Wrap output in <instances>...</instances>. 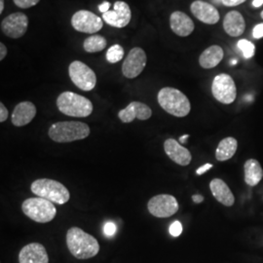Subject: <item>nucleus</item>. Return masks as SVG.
<instances>
[{
  "instance_id": "27",
  "label": "nucleus",
  "mask_w": 263,
  "mask_h": 263,
  "mask_svg": "<svg viewBox=\"0 0 263 263\" xmlns=\"http://www.w3.org/2000/svg\"><path fill=\"white\" fill-rule=\"evenodd\" d=\"M238 48L242 51L243 53V56L246 59H251L253 58L254 55V52H255V46L254 44L249 41V40H246V39H242L238 42Z\"/></svg>"
},
{
  "instance_id": "20",
  "label": "nucleus",
  "mask_w": 263,
  "mask_h": 263,
  "mask_svg": "<svg viewBox=\"0 0 263 263\" xmlns=\"http://www.w3.org/2000/svg\"><path fill=\"white\" fill-rule=\"evenodd\" d=\"M210 189L213 196L226 207H231L235 203V197L231 189L226 182L220 179H214L210 183Z\"/></svg>"
},
{
  "instance_id": "28",
  "label": "nucleus",
  "mask_w": 263,
  "mask_h": 263,
  "mask_svg": "<svg viewBox=\"0 0 263 263\" xmlns=\"http://www.w3.org/2000/svg\"><path fill=\"white\" fill-rule=\"evenodd\" d=\"M13 1L20 8L28 9V8L35 6L40 0H13Z\"/></svg>"
},
{
  "instance_id": "32",
  "label": "nucleus",
  "mask_w": 263,
  "mask_h": 263,
  "mask_svg": "<svg viewBox=\"0 0 263 263\" xmlns=\"http://www.w3.org/2000/svg\"><path fill=\"white\" fill-rule=\"evenodd\" d=\"M253 36L256 39L263 37V24H259L255 26L253 30Z\"/></svg>"
},
{
  "instance_id": "14",
  "label": "nucleus",
  "mask_w": 263,
  "mask_h": 263,
  "mask_svg": "<svg viewBox=\"0 0 263 263\" xmlns=\"http://www.w3.org/2000/svg\"><path fill=\"white\" fill-rule=\"evenodd\" d=\"M151 115L152 110L151 107L141 102H133L118 113V117L123 123H131L135 119L144 121L149 119Z\"/></svg>"
},
{
  "instance_id": "19",
  "label": "nucleus",
  "mask_w": 263,
  "mask_h": 263,
  "mask_svg": "<svg viewBox=\"0 0 263 263\" xmlns=\"http://www.w3.org/2000/svg\"><path fill=\"white\" fill-rule=\"evenodd\" d=\"M170 26L177 35L182 37L190 35L195 28L191 18L180 11H176L171 15Z\"/></svg>"
},
{
  "instance_id": "23",
  "label": "nucleus",
  "mask_w": 263,
  "mask_h": 263,
  "mask_svg": "<svg viewBox=\"0 0 263 263\" xmlns=\"http://www.w3.org/2000/svg\"><path fill=\"white\" fill-rule=\"evenodd\" d=\"M245 181L249 186L257 185L263 178V170L259 162L249 159L244 165Z\"/></svg>"
},
{
  "instance_id": "17",
  "label": "nucleus",
  "mask_w": 263,
  "mask_h": 263,
  "mask_svg": "<svg viewBox=\"0 0 263 263\" xmlns=\"http://www.w3.org/2000/svg\"><path fill=\"white\" fill-rule=\"evenodd\" d=\"M164 149L170 159L180 166H187L192 160L190 151L174 139H169L164 142Z\"/></svg>"
},
{
  "instance_id": "34",
  "label": "nucleus",
  "mask_w": 263,
  "mask_h": 263,
  "mask_svg": "<svg viewBox=\"0 0 263 263\" xmlns=\"http://www.w3.org/2000/svg\"><path fill=\"white\" fill-rule=\"evenodd\" d=\"M109 7H110V3L108 1H104L99 6V10H100V12H102L103 14H104V13L109 11Z\"/></svg>"
},
{
  "instance_id": "22",
  "label": "nucleus",
  "mask_w": 263,
  "mask_h": 263,
  "mask_svg": "<svg viewBox=\"0 0 263 263\" xmlns=\"http://www.w3.org/2000/svg\"><path fill=\"white\" fill-rule=\"evenodd\" d=\"M224 53L218 45H212L207 48L199 58V64L203 68L210 69L216 67L223 59Z\"/></svg>"
},
{
  "instance_id": "26",
  "label": "nucleus",
  "mask_w": 263,
  "mask_h": 263,
  "mask_svg": "<svg viewBox=\"0 0 263 263\" xmlns=\"http://www.w3.org/2000/svg\"><path fill=\"white\" fill-rule=\"evenodd\" d=\"M124 57V49L122 46L115 44L109 48L106 52V60L110 64H116L120 62Z\"/></svg>"
},
{
  "instance_id": "2",
  "label": "nucleus",
  "mask_w": 263,
  "mask_h": 263,
  "mask_svg": "<svg viewBox=\"0 0 263 263\" xmlns=\"http://www.w3.org/2000/svg\"><path fill=\"white\" fill-rule=\"evenodd\" d=\"M160 106L173 116L185 117L191 110V104L187 97L176 88L165 87L158 93Z\"/></svg>"
},
{
  "instance_id": "33",
  "label": "nucleus",
  "mask_w": 263,
  "mask_h": 263,
  "mask_svg": "<svg viewBox=\"0 0 263 263\" xmlns=\"http://www.w3.org/2000/svg\"><path fill=\"white\" fill-rule=\"evenodd\" d=\"M246 0H222V4L227 7H233L244 3Z\"/></svg>"
},
{
  "instance_id": "25",
  "label": "nucleus",
  "mask_w": 263,
  "mask_h": 263,
  "mask_svg": "<svg viewBox=\"0 0 263 263\" xmlns=\"http://www.w3.org/2000/svg\"><path fill=\"white\" fill-rule=\"evenodd\" d=\"M107 41L104 36L92 35L86 38L83 43V48L87 53H98L106 47Z\"/></svg>"
},
{
  "instance_id": "5",
  "label": "nucleus",
  "mask_w": 263,
  "mask_h": 263,
  "mask_svg": "<svg viewBox=\"0 0 263 263\" xmlns=\"http://www.w3.org/2000/svg\"><path fill=\"white\" fill-rule=\"evenodd\" d=\"M30 189L35 196L46 199L58 205L66 204L70 198L68 189L54 179H36L31 183Z\"/></svg>"
},
{
  "instance_id": "7",
  "label": "nucleus",
  "mask_w": 263,
  "mask_h": 263,
  "mask_svg": "<svg viewBox=\"0 0 263 263\" xmlns=\"http://www.w3.org/2000/svg\"><path fill=\"white\" fill-rule=\"evenodd\" d=\"M71 81L82 91H92L97 84L96 73L89 66L80 61L72 62L68 67Z\"/></svg>"
},
{
  "instance_id": "9",
  "label": "nucleus",
  "mask_w": 263,
  "mask_h": 263,
  "mask_svg": "<svg viewBox=\"0 0 263 263\" xmlns=\"http://www.w3.org/2000/svg\"><path fill=\"white\" fill-rule=\"evenodd\" d=\"M177 199L170 194H160L151 198L147 209L152 216L166 218L174 216L179 211Z\"/></svg>"
},
{
  "instance_id": "38",
  "label": "nucleus",
  "mask_w": 263,
  "mask_h": 263,
  "mask_svg": "<svg viewBox=\"0 0 263 263\" xmlns=\"http://www.w3.org/2000/svg\"><path fill=\"white\" fill-rule=\"evenodd\" d=\"M262 4L263 0H254V1H253V5H254V7H255V8L260 7Z\"/></svg>"
},
{
  "instance_id": "15",
  "label": "nucleus",
  "mask_w": 263,
  "mask_h": 263,
  "mask_svg": "<svg viewBox=\"0 0 263 263\" xmlns=\"http://www.w3.org/2000/svg\"><path fill=\"white\" fill-rule=\"evenodd\" d=\"M190 10L199 21L207 25H216L220 18L216 7L203 0L194 1L190 6Z\"/></svg>"
},
{
  "instance_id": "35",
  "label": "nucleus",
  "mask_w": 263,
  "mask_h": 263,
  "mask_svg": "<svg viewBox=\"0 0 263 263\" xmlns=\"http://www.w3.org/2000/svg\"><path fill=\"white\" fill-rule=\"evenodd\" d=\"M213 167V165L212 164H205L204 166H202L201 168H199V169L197 170V175H203L204 173H206L207 172L208 170L211 169Z\"/></svg>"
},
{
  "instance_id": "18",
  "label": "nucleus",
  "mask_w": 263,
  "mask_h": 263,
  "mask_svg": "<svg viewBox=\"0 0 263 263\" xmlns=\"http://www.w3.org/2000/svg\"><path fill=\"white\" fill-rule=\"evenodd\" d=\"M36 115V107L31 102H22L17 104L12 113L11 122L16 127H23L31 122Z\"/></svg>"
},
{
  "instance_id": "37",
  "label": "nucleus",
  "mask_w": 263,
  "mask_h": 263,
  "mask_svg": "<svg viewBox=\"0 0 263 263\" xmlns=\"http://www.w3.org/2000/svg\"><path fill=\"white\" fill-rule=\"evenodd\" d=\"M192 200H193V202H194V203H196V204H200L201 202H203V201H204V197H203V196H201V195H193V196H192Z\"/></svg>"
},
{
  "instance_id": "31",
  "label": "nucleus",
  "mask_w": 263,
  "mask_h": 263,
  "mask_svg": "<svg viewBox=\"0 0 263 263\" xmlns=\"http://www.w3.org/2000/svg\"><path fill=\"white\" fill-rule=\"evenodd\" d=\"M8 109L6 108V106L3 104V103H0V122H5L8 118Z\"/></svg>"
},
{
  "instance_id": "1",
  "label": "nucleus",
  "mask_w": 263,
  "mask_h": 263,
  "mask_svg": "<svg viewBox=\"0 0 263 263\" xmlns=\"http://www.w3.org/2000/svg\"><path fill=\"white\" fill-rule=\"evenodd\" d=\"M67 248L77 259H89L100 252V244L94 236L79 227H71L66 233Z\"/></svg>"
},
{
  "instance_id": "29",
  "label": "nucleus",
  "mask_w": 263,
  "mask_h": 263,
  "mask_svg": "<svg viewBox=\"0 0 263 263\" xmlns=\"http://www.w3.org/2000/svg\"><path fill=\"white\" fill-rule=\"evenodd\" d=\"M170 234L174 237H179L182 232V226L179 221H175L170 226Z\"/></svg>"
},
{
  "instance_id": "8",
  "label": "nucleus",
  "mask_w": 263,
  "mask_h": 263,
  "mask_svg": "<svg viewBox=\"0 0 263 263\" xmlns=\"http://www.w3.org/2000/svg\"><path fill=\"white\" fill-rule=\"evenodd\" d=\"M212 93L216 101L221 104L234 103L237 97V88L233 78L226 73L216 76L212 84Z\"/></svg>"
},
{
  "instance_id": "11",
  "label": "nucleus",
  "mask_w": 263,
  "mask_h": 263,
  "mask_svg": "<svg viewBox=\"0 0 263 263\" xmlns=\"http://www.w3.org/2000/svg\"><path fill=\"white\" fill-rule=\"evenodd\" d=\"M146 54L141 48H133L123 63V76L129 79L138 77L146 66Z\"/></svg>"
},
{
  "instance_id": "13",
  "label": "nucleus",
  "mask_w": 263,
  "mask_h": 263,
  "mask_svg": "<svg viewBox=\"0 0 263 263\" xmlns=\"http://www.w3.org/2000/svg\"><path fill=\"white\" fill-rule=\"evenodd\" d=\"M131 9L124 1H116L112 11L109 10L103 14V20L113 28H125L131 22Z\"/></svg>"
},
{
  "instance_id": "36",
  "label": "nucleus",
  "mask_w": 263,
  "mask_h": 263,
  "mask_svg": "<svg viewBox=\"0 0 263 263\" xmlns=\"http://www.w3.org/2000/svg\"><path fill=\"white\" fill-rule=\"evenodd\" d=\"M6 55H7V48L3 43H0V61H3Z\"/></svg>"
},
{
  "instance_id": "3",
  "label": "nucleus",
  "mask_w": 263,
  "mask_h": 263,
  "mask_svg": "<svg viewBox=\"0 0 263 263\" xmlns=\"http://www.w3.org/2000/svg\"><path fill=\"white\" fill-rule=\"evenodd\" d=\"M48 135L51 140L60 143L80 141L89 137L90 127L78 121L57 122L50 127Z\"/></svg>"
},
{
  "instance_id": "30",
  "label": "nucleus",
  "mask_w": 263,
  "mask_h": 263,
  "mask_svg": "<svg viewBox=\"0 0 263 263\" xmlns=\"http://www.w3.org/2000/svg\"><path fill=\"white\" fill-rule=\"evenodd\" d=\"M115 231H116V226L109 221L107 223H105L104 226V233L107 236H112L115 234Z\"/></svg>"
},
{
  "instance_id": "10",
  "label": "nucleus",
  "mask_w": 263,
  "mask_h": 263,
  "mask_svg": "<svg viewBox=\"0 0 263 263\" xmlns=\"http://www.w3.org/2000/svg\"><path fill=\"white\" fill-rule=\"evenodd\" d=\"M71 26L79 32L92 34L101 30L104 27V23L103 20L94 13L87 10H80L72 16Z\"/></svg>"
},
{
  "instance_id": "39",
  "label": "nucleus",
  "mask_w": 263,
  "mask_h": 263,
  "mask_svg": "<svg viewBox=\"0 0 263 263\" xmlns=\"http://www.w3.org/2000/svg\"><path fill=\"white\" fill-rule=\"evenodd\" d=\"M188 138H189V135H184V136L179 138V141L180 142H186V140H187Z\"/></svg>"
},
{
  "instance_id": "16",
  "label": "nucleus",
  "mask_w": 263,
  "mask_h": 263,
  "mask_svg": "<svg viewBox=\"0 0 263 263\" xmlns=\"http://www.w3.org/2000/svg\"><path fill=\"white\" fill-rule=\"evenodd\" d=\"M20 263H49V256L45 247L39 243L25 246L19 254Z\"/></svg>"
},
{
  "instance_id": "24",
  "label": "nucleus",
  "mask_w": 263,
  "mask_h": 263,
  "mask_svg": "<svg viewBox=\"0 0 263 263\" xmlns=\"http://www.w3.org/2000/svg\"><path fill=\"white\" fill-rule=\"evenodd\" d=\"M238 148V141L234 138H226L219 142L216 151V158L218 161H227L235 155Z\"/></svg>"
},
{
  "instance_id": "12",
  "label": "nucleus",
  "mask_w": 263,
  "mask_h": 263,
  "mask_svg": "<svg viewBox=\"0 0 263 263\" xmlns=\"http://www.w3.org/2000/svg\"><path fill=\"white\" fill-rule=\"evenodd\" d=\"M28 27V16L24 13H13L1 22V30L8 37H22L27 32Z\"/></svg>"
},
{
  "instance_id": "40",
  "label": "nucleus",
  "mask_w": 263,
  "mask_h": 263,
  "mask_svg": "<svg viewBox=\"0 0 263 263\" xmlns=\"http://www.w3.org/2000/svg\"><path fill=\"white\" fill-rule=\"evenodd\" d=\"M4 10V0H0V14L3 13Z\"/></svg>"
},
{
  "instance_id": "42",
  "label": "nucleus",
  "mask_w": 263,
  "mask_h": 263,
  "mask_svg": "<svg viewBox=\"0 0 263 263\" xmlns=\"http://www.w3.org/2000/svg\"><path fill=\"white\" fill-rule=\"evenodd\" d=\"M261 18L263 19V11L261 12Z\"/></svg>"
},
{
  "instance_id": "4",
  "label": "nucleus",
  "mask_w": 263,
  "mask_h": 263,
  "mask_svg": "<svg viewBox=\"0 0 263 263\" xmlns=\"http://www.w3.org/2000/svg\"><path fill=\"white\" fill-rule=\"evenodd\" d=\"M59 110L71 117H88L93 112V104L90 100L73 92H64L57 99Z\"/></svg>"
},
{
  "instance_id": "41",
  "label": "nucleus",
  "mask_w": 263,
  "mask_h": 263,
  "mask_svg": "<svg viewBox=\"0 0 263 263\" xmlns=\"http://www.w3.org/2000/svg\"><path fill=\"white\" fill-rule=\"evenodd\" d=\"M216 4H222V0H213Z\"/></svg>"
},
{
  "instance_id": "6",
  "label": "nucleus",
  "mask_w": 263,
  "mask_h": 263,
  "mask_svg": "<svg viewBox=\"0 0 263 263\" xmlns=\"http://www.w3.org/2000/svg\"><path fill=\"white\" fill-rule=\"evenodd\" d=\"M22 210L26 216L39 223L52 221L57 215L54 203L43 198H28L22 204Z\"/></svg>"
},
{
  "instance_id": "21",
  "label": "nucleus",
  "mask_w": 263,
  "mask_h": 263,
  "mask_svg": "<svg viewBox=\"0 0 263 263\" xmlns=\"http://www.w3.org/2000/svg\"><path fill=\"white\" fill-rule=\"evenodd\" d=\"M223 28L226 33L232 37L242 35L246 28L244 17L238 11L228 12L223 20Z\"/></svg>"
}]
</instances>
